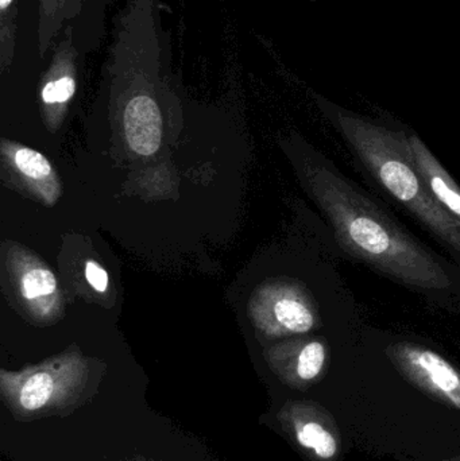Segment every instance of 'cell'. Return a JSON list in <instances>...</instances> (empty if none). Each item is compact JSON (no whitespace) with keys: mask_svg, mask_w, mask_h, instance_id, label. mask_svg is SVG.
I'll return each instance as SVG.
<instances>
[{"mask_svg":"<svg viewBox=\"0 0 460 461\" xmlns=\"http://www.w3.org/2000/svg\"><path fill=\"white\" fill-rule=\"evenodd\" d=\"M312 186L348 254L410 286L432 290L451 286L442 263L342 176L320 167L312 176Z\"/></svg>","mask_w":460,"mask_h":461,"instance_id":"cell-1","label":"cell"},{"mask_svg":"<svg viewBox=\"0 0 460 461\" xmlns=\"http://www.w3.org/2000/svg\"><path fill=\"white\" fill-rule=\"evenodd\" d=\"M339 123L373 177L437 238L460 252V221L428 191L413 164L407 135L350 116H340Z\"/></svg>","mask_w":460,"mask_h":461,"instance_id":"cell-2","label":"cell"},{"mask_svg":"<svg viewBox=\"0 0 460 461\" xmlns=\"http://www.w3.org/2000/svg\"><path fill=\"white\" fill-rule=\"evenodd\" d=\"M391 362L416 389L432 400L460 411V373L432 349L412 343L386 348Z\"/></svg>","mask_w":460,"mask_h":461,"instance_id":"cell-3","label":"cell"},{"mask_svg":"<svg viewBox=\"0 0 460 461\" xmlns=\"http://www.w3.org/2000/svg\"><path fill=\"white\" fill-rule=\"evenodd\" d=\"M285 432L315 461H338L342 436L334 417L315 402L293 401L278 414Z\"/></svg>","mask_w":460,"mask_h":461,"instance_id":"cell-4","label":"cell"},{"mask_svg":"<svg viewBox=\"0 0 460 461\" xmlns=\"http://www.w3.org/2000/svg\"><path fill=\"white\" fill-rule=\"evenodd\" d=\"M124 131L130 148L140 156H153L162 140V119L156 102L137 96L124 111Z\"/></svg>","mask_w":460,"mask_h":461,"instance_id":"cell-5","label":"cell"},{"mask_svg":"<svg viewBox=\"0 0 460 461\" xmlns=\"http://www.w3.org/2000/svg\"><path fill=\"white\" fill-rule=\"evenodd\" d=\"M408 140L412 151L413 164L423 177L424 183L428 186V191L447 212L460 221L459 186L454 183L451 176L446 172L437 157L429 151L426 143L418 135L408 137Z\"/></svg>","mask_w":460,"mask_h":461,"instance_id":"cell-6","label":"cell"},{"mask_svg":"<svg viewBox=\"0 0 460 461\" xmlns=\"http://www.w3.org/2000/svg\"><path fill=\"white\" fill-rule=\"evenodd\" d=\"M326 362V346L319 340L308 341L292 357L285 371L286 381L294 389L305 390L320 378Z\"/></svg>","mask_w":460,"mask_h":461,"instance_id":"cell-7","label":"cell"},{"mask_svg":"<svg viewBox=\"0 0 460 461\" xmlns=\"http://www.w3.org/2000/svg\"><path fill=\"white\" fill-rule=\"evenodd\" d=\"M275 316L280 327L286 332L305 333L315 325V314L297 294H285L275 303Z\"/></svg>","mask_w":460,"mask_h":461,"instance_id":"cell-8","label":"cell"},{"mask_svg":"<svg viewBox=\"0 0 460 461\" xmlns=\"http://www.w3.org/2000/svg\"><path fill=\"white\" fill-rule=\"evenodd\" d=\"M15 164L23 175L34 180L48 177L51 173L48 159L32 149H19L15 153Z\"/></svg>","mask_w":460,"mask_h":461,"instance_id":"cell-9","label":"cell"},{"mask_svg":"<svg viewBox=\"0 0 460 461\" xmlns=\"http://www.w3.org/2000/svg\"><path fill=\"white\" fill-rule=\"evenodd\" d=\"M22 285H23V293L26 298L32 300L41 295L51 294L56 290L57 281L50 271L37 268L24 276Z\"/></svg>","mask_w":460,"mask_h":461,"instance_id":"cell-10","label":"cell"},{"mask_svg":"<svg viewBox=\"0 0 460 461\" xmlns=\"http://www.w3.org/2000/svg\"><path fill=\"white\" fill-rule=\"evenodd\" d=\"M75 91V80L70 77H62L46 84L45 88L42 89V99L48 104L65 103L73 96Z\"/></svg>","mask_w":460,"mask_h":461,"instance_id":"cell-11","label":"cell"},{"mask_svg":"<svg viewBox=\"0 0 460 461\" xmlns=\"http://www.w3.org/2000/svg\"><path fill=\"white\" fill-rule=\"evenodd\" d=\"M86 276L89 284L97 292H104L108 286V274L97 263L88 262L86 266Z\"/></svg>","mask_w":460,"mask_h":461,"instance_id":"cell-12","label":"cell"},{"mask_svg":"<svg viewBox=\"0 0 460 461\" xmlns=\"http://www.w3.org/2000/svg\"><path fill=\"white\" fill-rule=\"evenodd\" d=\"M11 3H13V0H0V7H2L3 11H5Z\"/></svg>","mask_w":460,"mask_h":461,"instance_id":"cell-13","label":"cell"},{"mask_svg":"<svg viewBox=\"0 0 460 461\" xmlns=\"http://www.w3.org/2000/svg\"><path fill=\"white\" fill-rule=\"evenodd\" d=\"M442 461H460V457H455V459L442 460Z\"/></svg>","mask_w":460,"mask_h":461,"instance_id":"cell-14","label":"cell"}]
</instances>
